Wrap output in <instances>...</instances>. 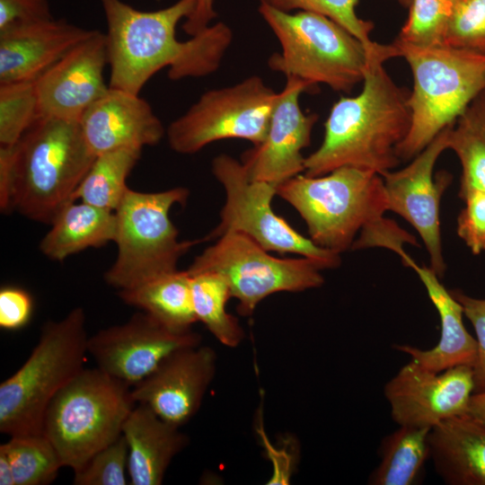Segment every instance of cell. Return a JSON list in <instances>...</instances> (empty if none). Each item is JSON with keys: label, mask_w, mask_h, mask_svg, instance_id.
<instances>
[{"label": "cell", "mask_w": 485, "mask_h": 485, "mask_svg": "<svg viewBox=\"0 0 485 485\" xmlns=\"http://www.w3.org/2000/svg\"><path fill=\"white\" fill-rule=\"evenodd\" d=\"M197 0H178L154 11L136 9L122 0H100L107 22L109 86L140 94L161 69L172 80L200 77L216 71L229 47L225 33L211 25L191 39L176 37L178 23Z\"/></svg>", "instance_id": "1"}, {"label": "cell", "mask_w": 485, "mask_h": 485, "mask_svg": "<svg viewBox=\"0 0 485 485\" xmlns=\"http://www.w3.org/2000/svg\"><path fill=\"white\" fill-rule=\"evenodd\" d=\"M386 60L375 57L361 92L334 102L321 146L305 157L304 175L321 176L353 166L383 176L398 166L396 149L410 127V91L392 81L384 67Z\"/></svg>", "instance_id": "2"}, {"label": "cell", "mask_w": 485, "mask_h": 485, "mask_svg": "<svg viewBox=\"0 0 485 485\" xmlns=\"http://www.w3.org/2000/svg\"><path fill=\"white\" fill-rule=\"evenodd\" d=\"M79 121L40 117L16 145L0 147V208L50 225L93 164Z\"/></svg>", "instance_id": "3"}, {"label": "cell", "mask_w": 485, "mask_h": 485, "mask_svg": "<svg viewBox=\"0 0 485 485\" xmlns=\"http://www.w3.org/2000/svg\"><path fill=\"white\" fill-rule=\"evenodd\" d=\"M258 10L281 46L280 52L269 57V68L313 87L323 84L349 93L363 82L375 57H399L392 43L369 48L340 24L317 13H286L262 2Z\"/></svg>", "instance_id": "4"}, {"label": "cell", "mask_w": 485, "mask_h": 485, "mask_svg": "<svg viewBox=\"0 0 485 485\" xmlns=\"http://www.w3.org/2000/svg\"><path fill=\"white\" fill-rule=\"evenodd\" d=\"M392 44L413 77L408 100L410 127L396 149L401 161H409L454 125L485 88V55L448 46H414L396 39Z\"/></svg>", "instance_id": "5"}, {"label": "cell", "mask_w": 485, "mask_h": 485, "mask_svg": "<svg viewBox=\"0 0 485 485\" xmlns=\"http://www.w3.org/2000/svg\"><path fill=\"white\" fill-rule=\"evenodd\" d=\"M85 313L73 308L48 321L21 367L0 384V432L9 436L42 434L45 412L56 394L84 368Z\"/></svg>", "instance_id": "6"}, {"label": "cell", "mask_w": 485, "mask_h": 485, "mask_svg": "<svg viewBox=\"0 0 485 485\" xmlns=\"http://www.w3.org/2000/svg\"><path fill=\"white\" fill-rule=\"evenodd\" d=\"M277 195L299 213L315 244L339 254L388 211L383 177L353 166L315 177L299 174L279 184Z\"/></svg>", "instance_id": "7"}, {"label": "cell", "mask_w": 485, "mask_h": 485, "mask_svg": "<svg viewBox=\"0 0 485 485\" xmlns=\"http://www.w3.org/2000/svg\"><path fill=\"white\" fill-rule=\"evenodd\" d=\"M132 386L98 367L84 368L50 401L42 433L74 472L115 441L137 402Z\"/></svg>", "instance_id": "8"}, {"label": "cell", "mask_w": 485, "mask_h": 485, "mask_svg": "<svg viewBox=\"0 0 485 485\" xmlns=\"http://www.w3.org/2000/svg\"><path fill=\"white\" fill-rule=\"evenodd\" d=\"M189 194L183 187L156 192L127 190L115 210L117 255L104 273L109 286L128 289L178 269L180 259L198 242L179 240L170 218L172 207L183 205Z\"/></svg>", "instance_id": "9"}, {"label": "cell", "mask_w": 485, "mask_h": 485, "mask_svg": "<svg viewBox=\"0 0 485 485\" xmlns=\"http://www.w3.org/2000/svg\"><path fill=\"white\" fill-rule=\"evenodd\" d=\"M206 248L187 269L190 274L215 272L227 282L237 311L251 316L267 296L301 292L324 283L323 266L309 258H276L249 236L228 232Z\"/></svg>", "instance_id": "10"}, {"label": "cell", "mask_w": 485, "mask_h": 485, "mask_svg": "<svg viewBox=\"0 0 485 485\" xmlns=\"http://www.w3.org/2000/svg\"><path fill=\"white\" fill-rule=\"evenodd\" d=\"M212 172L225 190V201L218 225L204 240L236 232L268 251L298 254L318 261L324 269L340 264L339 253L318 246L274 212L275 185L251 180L242 163L225 154L213 159Z\"/></svg>", "instance_id": "11"}, {"label": "cell", "mask_w": 485, "mask_h": 485, "mask_svg": "<svg viewBox=\"0 0 485 485\" xmlns=\"http://www.w3.org/2000/svg\"><path fill=\"white\" fill-rule=\"evenodd\" d=\"M278 93L258 75L224 88L205 92L166 128L168 144L174 152L192 154L223 139L261 144Z\"/></svg>", "instance_id": "12"}, {"label": "cell", "mask_w": 485, "mask_h": 485, "mask_svg": "<svg viewBox=\"0 0 485 485\" xmlns=\"http://www.w3.org/2000/svg\"><path fill=\"white\" fill-rule=\"evenodd\" d=\"M445 128L405 167L385 172L384 179L388 211L405 219L421 238L429 258V268L442 278L446 270L440 229V201L451 182V175L441 172L434 178L435 164L448 149L449 132Z\"/></svg>", "instance_id": "13"}, {"label": "cell", "mask_w": 485, "mask_h": 485, "mask_svg": "<svg viewBox=\"0 0 485 485\" xmlns=\"http://www.w3.org/2000/svg\"><path fill=\"white\" fill-rule=\"evenodd\" d=\"M199 334L173 331L145 312L88 338L87 350L96 367L132 387L149 375L170 354L200 345Z\"/></svg>", "instance_id": "14"}, {"label": "cell", "mask_w": 485, "mask_h": 485, "mask_svg": "<svg viewBox=\"0 0 485 485\" xmlns=\"http://www.w3.org/2000/svg\"><path fill=\"white\" fill-rule=\"evenodd\" d=\"M384 391L392 419L399 426L431 429L468 412L474 392L472 366L461 365L436 373L410 360Z\"/></svg>", "instance_id": "15"}, {"label": "cell", "mask_w": 485, "mask_h": 485, "mask_svg": "<svg viewBox=\"0 0 485 485\" xmlns=\"http://www.w3.org/2000/svg\"><path fill=\"white\" fill-rule=\"evenodd\" d=\"M286 78L264 141L245 152L242 162L251 180L276 187L304 172L302 151L310 145L318 119L317 114L304 113L299 104L301 93L313 92L315 87L294 76Z\"/></svg>", "instance_id": "16"}, {"label": "cell", "mask_w": 485, "mask_h": 485, "mask_svg": "<svg viewBox=\"0 0 485 485\" xmlns=\"http://www.w3.org/2000/svg\"><path fill=\"white\" fill-rule=\"evenodd\" d=\"M105 33L94 32L35 80L39 118L79 121L109 89Z\"/></svg>", "instance_id": "17"}, {"label": "cell", "mask_w": 485, "mask_h": 485, "mask_svg": "<svg viewBox=\"0 0 485 485\" xmlns=\"http://www.w3.org/2000/svg\"><path fill=\"white\" fill-rule=\"evenodd\" d=\"M216 362V353L207 346L181 348L135 384L132 395L137 403L147 406L163 420L181 428L199 410L215 375Z\"/></svg>", "instance_id": "18"}, {"label": "cell", "mask_w": 485, "mask_h": 485, "mask_svg": "<svg viewBox=\"0 0 485 485\" xmlns=\"http://www.w3.org/2000/svg\"><path fill=\"white\" fill-rule=\"evenodd\" d=\"M84 141L95 155L119 148L157 145L166 128L150 104L123 90L110 88L79 120Z\"/></svg>", "instance_id": "19"}, {"label": "cell", "mask_w": 485, "mask_h": 485, "mask_svg": "<svg viewBox=\"0 0 485 485\" xmlns=\"http://www.w3.org/2000/svg\"><path fill=\"white\" fill-rule=\"evenodd\" d=\"M94 31L54 18L0 31V84L35 81Z\"/></svg>", "instance_id": "20"}, {"label": "cell", "mask_w": 485, "mask_h": 485, "mask_svg": "<svg viewBox=\"0 0 485 485\" xmlns=\"http://www.w3.org/2000/svg\"><path fill=\"white\" fill-rule=\"evenodd\" d=\"M402 262L415 271L424 285L439 315L441 333L437 344L429 349L407 344H395L393 348L409 355L411 361L419 366L436 373L461 365L472 366L477 342L464 327L462 304L441 284L439 277L429 267L418 265L410 255Z\"/></svg>", "instance_id": "21"}, {"label": "cell", "mask_w": 485, "mask_h": 485, "mask_svg": "<svg viewBox=\"0 0 485 485\" xmlns=\"http://www.w3.org/2000/svg\"><path fill=\"white\" fill-rule=\"evenodd\" d=\"M122 435L128 447L131 485H160L172 460L187 445L189 438L180 427L138 403L124 422Z\"/></svg>", "instance_id": "22"}, {"label": "cell", "mask_w": 485, "mask_h": 485, "mask_svg": "<svg viewBox=\"0 0 485 485\" xmlns=\"http://www.w3.org/2000/svg\"><path fill=\"white\" fill-rule=\"evenodd\" d=\"M429 458L449 485H485V427L468 413L445 419L428 435Z\"/></svg>", "instance_id": "23"}, {"label": "cell", "mask_w": 485, "mask_h": 485, "mask_svg": "<svg viewBox=\"0 0 485 485\" xmlns=\"http://www.w3.org/2000/svg\"><path fill=\"white\" fill-rule=\"evenodd\" d=\"M50 225L40 250L47 258L62 261L88 248L114 242L117 218L115 211L74 200L61 208Z\"/></svg>", "instance_id": "24"}, {"label": "cell", "mask_w": 485, "mask_h": 485, "mask_svg": "<svg viewBox=\"0 0 485 485\" xmlns=\"http://www.w3.org/2000/svg\"><path fill=\"white\" fill-rule=\"evenodd\" d=\"M118 295L125 304L148 313L173 331H190L198 322L188 270L163 273L137 287L119 290Z\"/></svg>", "instance_id": "25"}, {"label": "cell", "mask_w": 485, "mask_h": 485, "mask_svg": "<svg viewBox=\"0 0 485 485\" xmlns=\"http://www.w3.org/2000/svg\"><path fill=\"white\" fill-rule=\"evenodd\" d=\"M429 428L400 426L383 438L380 463L372 472V485H412L419 481L429 458Z\"/></svg>", "instance_id": "26"}, {"label": "cell", "mask_w": 485, "mask_h": 485, "mask_svg": "<svg viewBox=\"0 0 485 485\" xmlns=\"http://www.w3.org/2000/svg\"><path fill=\"white\" fill-rule=\"evenodd\" d=\"M140 148H119L95 157L72 199L115 211L127 190V179L141 157Z\"/></svg>", "instance_id": "27"}, {"label": "cell", "mask_w": 485, "mask_h": 485, "mask_svg": "<svg viewBox=\"0 0 485 485\" xmlns=\"http://www.w3.org/2000/svg\"><path fill=\"white\" fill-rule=\"evenodd\" d=\"M190 275V287L194 313L214 337L230 348L238 346L243 339V331L237 318L226 311L231 296L225 279L215 272Z\"/></svg>", "instance_id": "28"}, {"label": "cell", "mask_w": 485, "mask_h": 485, "mask_svg": "<svg viewBox=\"0 0 485 485\" xmlns=\"http://www.w3.org/2000/svg\"><path fill=\"white\" fill-rule=\"evenodd\" d=\"M0 450L11 463L15 485L49 484L63 467L56 448L43 433L12 436Z\"/></svg>", "instance_id": "29"}, {"label": "cell", "mask_w": 485, "mask_h": 485, "mask_svg": "<svg viewBox=\"0 0 485 485\" xmlns=\"http://www.w3.org/2000/svg\"><path fill=\"white\" fill-rule=\"evenodd\" d=\"M448 149L462 167L458 195L472 190L485 191V128L467 110L450 129Z\"/></svg>", "instance_id": "30"}, {"label": "cell", "mask_w": 485, "mask_h": 485, "mask_svg": "<svg viewBox=\"0 0 485 485\" xmlns=\"http://www.w3.org/2000/svg\"><path fill=\"white\" fill-rule=\"evenodd\" d=\"M39 118L35 81L0 84V145H16Z\"/></svg>", "instance_id": "31"}, {"label": "cell", "mask_w": 485, "mask_h": 485, "mask_svg": "<svg viewBox=\"0 0 485 485\" xmlns=\"http://www.w3.org/2000/svg\"><path fill=\"white\" fill-rule=\"evenodd\" d=\"M455 0H411L409 15L396 38L419 47L445 46Z\"/></svg>", "instance_id": "32"}, {"label": "cell", "mask_w": 485, "mask_h": 485, "mask_svg": "<svg viewBox=\"0 0 485 485\" xmlns=\"http://www.w3.org/2000/svg\"><path fill=\"white\" fill-rule=\"evenodd\" d=\"M279 11L294 13L298 11L313 12L325 15L360 40L369 48L378 43L370 39L374 23L360 19L356 13L359 0H260Z\"/></svg>", "instance_id": "33"}, {"label": "cell", "mask_w": 485, "mask_h": 485, "mask_svg": "<svg viewBox=\"0 0 485 485\" xmlns=\"http://www.w3.org/2000/svg\"><path fill=\"white\" fill-rule=\"evenodd\" d=\"M75 485H126L128 477V447L121 434L80 469L74 472Z\"/></svg>", "instance_id": "34"}, {"label": "cell", "mask_w": 485, "mask_h": 485, "mask_svg": "<svg viewBox=\"0 0 485 485\" xmlns=\"http://www.w3.org/2000/svg\"><path fill=\"white\" fill-rule=\"evenodd\" d=\"M445 46L485 55V0H455Z\"/></svg>", "instance_id": "35"}, {"label": "cell", "mask_w": 485, "mask_h": 485, "mask_svg": "<svg viewBox=\"0 0 485 485\" xmlns=\"http://www.w3.org/2000/svg\"><path fill=\"white\" fill-rule=\"evenodd\" d=\"M464 207L457 217L456 232L474 255L485 251V191L472 190L459 196Z\"/></svg>", "instance_id": "36"}, {"label": "cell", "mask_w": 485, "mask_h": 485, "mask_svg": "<svg viewBox=\"0 0 485 485\" xmlns=\"http://www.w3.org/2000/svg\"><path fill=\"white\" fill-rule=\"evenodd\" d=\"M462 304L463 314L470 321L476 334L477 354L472 366L474 392L485 390V298H477L459 289L451 291Z\"/></svg>", "instance_id": "37"}, {"label": "cell", "mask_w": 485, "mask_h": 485, "mask_svg": "<svg viewBox=\"0 0 485 485\" xmlns=\"http://www.w3.org/2000/svg\"><path fill=\"white\" fill-rule=\"evenodd\" d=\"M33 298L18 286H4L0 289V327L18 331L25 327L33 313Z\"/></svg>", "instance_id": "38"}, {"label": "cell", "mask_w": 485, "mask_h": 485, "mask_svg": "<svg viewBox=\"0 0 485 485\" xmlns=\"http://www.w3.org/2000/svg\"><path fill=\"white\" fill-rule=\"evenodd\" d=\"M404 242L415 244L414 238L401 230L394 222L383 216L360 231V236L355 240L351 249L382 246L395 251L401 259L407 254L402 247Z\"/></svg>", "instance_id": "39"}, {"label": "cell", "mask_w": 485, "mask_h": 485, "mask_svg": "<svg viewBox=\"0 0 485 485\" xmlns=\"http://www.w3.org/2000/svg\"><path fill=\"white\" fill-rule=\"evenodd\" d=\"M52 18L48 0H0V31Z\"/></svg>", "instance_id": "40"}, {"label": "cell", "mask_w": 485, "mask_h": 485, "mask_svg": "<svg viewBox=\"0 0 485 485\" xmlns=\"http://www.w3.org/2000/svg\"><path fill=\"white\" fill-rule=\"evenodd\" d=\"M216 16L215 0H197L193 12L185 19L182 29L190 35H196L207 28Z\"/></svg>", "instance_id": "41"}, {"label": "cell", "mask_w": 485, "mask_h": 485, "mask_svg": "<svg viewBox=\"0 0 485 485\" xmlns=\"http://www.w3.org/2000/svg\"><path fill=\"white\" fill-rule=\"evenodd\" d=\"M467 413L485 427V390L472 393Z\"/></svg>", "instance_id": "42"}, {"label": "cell", "mask_w": 485, "mask_h": 485, "mask_svg": "<svg viewBox=\"0 0 485 485\" xmlns=\"http://www.w3.org/2000/svg\"><path fill=\"white\" fill-rule=\"evenodd\" d=\"M485 128V88L466 109Z\"/></svg>", "instance_id": "43"}, {"label": "cell", "mask_w": 485, "mask_h": 485, "mask_svg": "<svg viewBox=\"0 0 485 485\" xmlns=\"http://www.w3.org/2000/svg\"><path fill=\"white\" fill-rule=\"evenodd\" d=\"M0 485H15L11 463L2 450H0Z\"/></svg>", "instance_id": "44"}, {"label": "cell", "mask_w": 485, "mask_h": 485, "mask_svg": "<svg viewBox=\"0 0 485 485\" xmlns=\"http://www.w3.org/2000/svg\"><path fill=\"white\" fill-rule=\"evenodd\" d=\"M400 4H401L404 7H409L410 4L411 0H397Z\"/></svg>", "instance_id": "45"}]
</instances>
